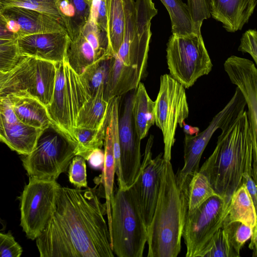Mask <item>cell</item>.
<instances>
[{
    "label": "cell",
    "mask_w": 257,
    "mask_h": 257,
    "mask_svg": "<svg viewBox=\"0 0 257 257\" xmlns=\"http://www.w3.org/2000/svg\"><path fill=\"white\" fill-rule=\"evenodd\" d=\"M106 207L96 190L58 188L54 210L36 239L41 257H113Z\"/></svg>",
    "instance_id": "obj_1"
},
{
    "label": "cell",
    "mask_w": 257,
    "mask_h": 257,
    "mask_svg": "<svg viewBox=\"0 0 257 257\" xmlns=\"http://www.w3.org/2000/svg\"><path fill=\"white\" fill-rule=\"evenodd\" d=\"M253 152L252 172L257 173V144L253 141L247 111L218 136L216 146L199 172L208 179L215 192L229 201L242 184L248 154Z\"/></svg>",
    "instance_id": "obj_2"
},
{
    "label": "cell",
    "mask_w": 257,
    "mask_h": 257,
    "mask_svg": "<svg viewBox=\"0 0 257 257\" xmlns=\"http://www.w3.org/2000/svg\"><path fill=\"white\" fill-rule=\"evenodd\" d=\"M187 212L185 194L177 186L170 161L164 160L157 202L147 229L148 257H176Z\"/></svg>",
    "instance_id": "obj_3"
},
{
    "label": "cell",
    "mask_w": 257,
    "mask_h": 257,
    "mask_svg": "<svg viewBox=\"0 0 257 257\" xmlns=\"http://www.w3.org/2000/svg\"><path fill=\"white\" fill-rule=\"evenodd\" d=\"M112 250L118 257H142L147 229L131 189L116 190L110 202Z\"/></svg>",
    "instance_id": "obj_4"
},
{
    "label": "cell",
    "mask_w": 257,
    "mask_h": 257,
    "mask_svg": "<svg viewBox=\"0 0 257 257\" xmlns=\"http://www.w3.org/2000/svg\"><path fill=\"white\" fill-rule=\"evenodd\" d=\"M56 74L52 99L46 106L52 125L76 148L72 129L77 114L90 97L77 74L66 59L56 64Z\"/></svg>",
    "instance_id": "obj_5"
},
{
    "label": "cell",
    "mask_w": 257,
    "mask_h": 257,
    "mask_svg": "<svg viewBox=\"0 0 257 257\" xmlns=\"http://www.w3.org/2000/svg\"><path fill=\"white\" fill-rule=\"evenodd\" d=\"M166 53L170 76L185 89L212 70L213 64L201 29L185 35L172 34L167 43Z\"/></svg>",
    "instance_id": "obj_6"
},
{
    "label": "cell",
    "mask_w": 257,
    "mask_h": 257,
    "mask_svg": "<svg viewBox=\"0 0 257 257\" xmlns=\"http://www.w3.org/2000/svg\"><path fill=\"white\" fill-rule=\"evenodd\" d=\"M75 156L74 145L51 124L42 131L32 151L21 160L29 177L56 181Z\"/></svg>",
    "instance_id": "obj_7"
},
{
    "label": "cell",
    "mask_w": 257,
    "mask_h": 257,
    "mask_svg": "<svg viewBox=\"0 0 257 257\" xmlns=\"http://www.w3.org/2000/svg\"><path fill=\"white\" fill-rule=\"evenodd\" d=\"M245 100L236 87L235 92L225 106L216 114L206 129L195 135L185 134L184 165L175 174L179 189L186 193L193 176L199 171L202 154L214 132L218 128L223 132L227 129L243 112Z\"/></svg>",
    "instance_id": "obj_8"
},
{
    "label": "cell",
    "mask_w": 257,
    "mask_h": 257,
    "mask_svg": "<svg viewBox=\"0 0 257 257\" xmlns=\"http://www.w3.org/2000/svg\"><path fill=\"white\" fill-rule=\"evenodd\" d=\"M56 68V63L22 56L8 79L0 84V97L25 91L47 106L53 97Z\"/></svg>",
    "instance_id": "obj_9"
},
{
    "label": "cell",
    "mask_w": 257,
    "mask_h": 257,
    "mask_svg": "<svg viewBox=\"0 0 257 257\" xmlns=\"http://www.w3.org/2000/svg\"><path fill=\"white\" fill-rule=\"evenodd\" d=\"M229 201L214 195L196 209L187 212L182 231L186 257H201L222 227Z\"/></svg>",
    "instance_id": "obj_10"
},
{
    "label": "cell",
    "mask_w": 257,
    "mask_h": 257,
    "mask_svg": "<svg viewBox=\"0 0 257 257\" xmlns=\"http://www.w3.org/2000/svg\"><path fill=\"white\" fill-rule=\"evenodd\" d=\"M155 103V123L163 136V157L170 161L177 126L182 127L189 115L185 88L170 74H163L160 77L159 91Z\"/></svg>",
    "instance_id": "obj_11"
},
{
    "label": "cell",
    "mask_w": 257,
    "mask_h": 257,
    "mask_svg": "<svg viewBox=\"0 0 257 257\" xmlns=\"http://www.w3.org/2000/svg\"><path fill=\"white\" fill-rule=\"evenodd\" d=\"M60 185L29 177L20 197V225L28 238L35 240L44 229L55 205Z\"/></svg>",
    "instance_id": "obj_12"
},
{
    "label": "cell",
    "mask_w": 257,
    "mask_h": 257,
    "mask_svg": "<svg viewBox=\"0 0 257 257\" xmlns=\"http://www.w3.org/2000/svg\"><path fill=\"white\" fill-rule=\"evenodd\" d=\"M153 142L154 136L151 135L138 176L130 187L147 228L152 221L157 202L164 162L163 153L152 158Z\"/></svg>",
    "instance_id": "obj_13"
},
{
    "label": "cell",
    "mask_w": 257,
    "mask_h": 257,
    "mask_svg": "<svg viewBox=\"0 0 257 257\" xmlns=\"http://www.w3.org/2000/svg\"><path fill=\"white\" fill-rule=\"evenodd\" d=\"M135 91L126 98L123 110L118 119L120 170L126 189L134 183L141 166V141L136 129L133 106Z\"/></svg>",
    "instance_id": "obj_14"
},
{
    "label": "cell",
    "mask_w": 257,
    "mask_h": 257,
    "mask_svg": "<svg viewBox=\"0 0 257 257\" xmlns=\"http://www.w3.org/2000/svg\"><path fill=\"white\" fill-rule=\"evenodd\" d=\"M224 68L231 82L236 85L245 100L253 141L257 144V69L255 64L248 59L232 55L225 60Z\"/></svg>",
    "instance_id": "obj_15"
},
{
    "label": "cell",
    "mask_w": 257,
    "mask_h": 257,
    "mask_svg": "<svg viewBox=\"0 0 257 257\" xmlns=\"http://www.w3.org/2000/svg\"><path fill=\"white\" fill-rule=\"evenodd\" d=\"M70 40L66 32L41 33L18 38L17 45L21 56L57 64L66 59Z\"/></svg>",
    "instance_id": "obj_16"
},
{
    "label": "cell",
    "mask_w": 257,
    "mask_h": 257,
    "mask_svg": "<svg viewBox=\"0 0 257 257\" xmlns=\"http://www.w3.org/2000/svg\"><path fill=\"white\" fill-rule=\"evenodd\" d=\"M0 13L17 39L36 34L66 32L58 21L36 11L14 7L5 9Z\"/></svg>",
    "instance_id": "obj_17"
},
{
    "label": "cell",
    "mask_w": 257,
    "mask_h": 257,
    "mask_svg": "<svg viewBox=\"0 0 257 257\" xmlns=\"http://www.w3.org/2000/svg\"><path fill=\"white\" fill-rule=\"evenodd\" d=\"M210 16L228 32L241 30L253 14L257 0H208Z\"/></svg>",
    "instance_id": "obj_18"
},
{
    "label": "cell",
    "mask_w": 257,
    "mask_h": 257,
    "mask_svg": "<svg viewBox=\"0 0 257 257\" xmlns=\"http://www.w3.org/2000/svg\"><path fill=\"white\" fill-rule=\"evenodd\" d=\"M233 221L240 222L253 229L248 247L253 252H256V209L243 184H242L231 195L223 224Z\"/></svg>",
    "instance_id": "obj_19"
},
{
    "label": "cell",
    "mask_w": 257,
    "mask_h": 257,
    "mask_svg": "<svg viewBox=\"0 0 257 257\" xmlns=\"http://www.w3.org/2000/svg\"><path fill=\"white\" fill-rule=\"evenodd\" d=\"M18 119L23 123L44 130L51 124L46 107L25 91L8 94Z\"/></svg>",
    "instance_id": "obj_20"
},
{
    "label": "cell",
    "mask_w": 257,
    "mask_h": 257,
    "mask_svg": "<svg viewBox=\"0 0 257 257\" xmlns=\"http://www.w3.org/2000/svg\"><path fill=\"white\" fill-rule=\"evenodd\" d=\"M1 124L0 141L22 156L27 155L32 151L43 130L20 121L13 124Z\"/></svg>",
    "instance_id": "obj_21"
},
{
    "label": "cell",
    "mask_w": 257,
    "mask_h": 257,
    "mask_svg": "<svg viewBox=\"0 0 257 257\" xmlns=\"http://www.w3.org/2000/svg\"><path fill=\"white\" fill-rule=\"evenodd\" d=\"M103 89L104 85L101 86L83 104L76 117V127L98 129L108 124L109 102L103 98Z\"/></svg>",
    "instance_id": "obj_22"
},
{
    "label": "cell",
    "mask_w": 257,
    "mask_h": 257,
    "mask_svg": "<svg viewBox=\"0 0 257 257\" xmlns=\"http://www.w3.org/2000/svg\"><path fill=\"white\" fill-rule=\"evenodd\" d=\"M155 103L149 97L144 85L140 82L135 90L133 114L137 132L142 140L155 123Z\"/></svg>",
    "instance_id": "obj_23"
},
{
    "label": "cell",
    "mask_w": 257,
    "mask_h": 257,
    "mask_svg": "<svg viewBox=\"0 0 257 257\" xmlns=\"http://www.w3.org/2000/svg\"><path fill=\"white\" fill-rule=\"evenodd\" d=\"M104 146V163L98 182L102 184L104 190L107 224L110 231L111 222L110 202L114 194L113 189L115 170L112 132L108 123L105 131Z\"/></svg>",
    "instance_id": "obj_24"
},
{
    "label": "cell",
    "mask_w": 257,
    "mask_h": 257,
    "mask_svg": "<svg viewBox=\"0 0 257 257\" xmlns=\"http://www.w3.org/2000/svg\"><path fill=\"white\" fill-rule=\"evenodd\" d=\"M100 60L94 49L81 32L70 39L66 54V60L70 67L79 75L85 69Z\"/></svg>",
    "instance_id": "obj_25"
},
{
    "label": "cell",
    "mask_w": 257,
    "mask_h": 257,
    "mask_svg": "<svg viewBox=\"0 0 257 257\" xmlns=\"http://www.w3.org/2000/svg\"><path fill=\"white\" fill-rule=\"evenodd\" d=\"M107 37L109 54H117L122 43L124 27L122 0H107Z\"/></svg>",
    "instance_id": "obj_26"
},
{
    "label": "cell",
    "mask_w": 257,
    "mask_h": 257,
    "mask_svg": "<svg viewBox=\"0 0 257 257\" xmlns=\"http://www.w3.org/2000/svg\"><path fill=\"white\" fill-rule=\"evenodd\" d=\"M170 18L172 34L185 35L195 31L188 5L182 0H160Z\"/></svg>",
    "instance_id": "obj_27"
},
{
    "label": "cell",
    "mask_w": 257,
    "mask_h": 257,
    "mask_svg": "<svg viewBox=\"0 0 257 257\" xmlns=\"http://www.w3.org/2000/svg\"><path fill=\"white\" fill-rule=\"evenodd\" d=\"M107 124L98 129L74 127L72 135L76 146V156H81L86 161L93 150L97 148L101 149L104 145Z\"/></svg>",
    "instance_id": "obj_28"
},
{
    "label": "cell",
    "mask_w": 257,
    "mask_h": 257,
    "mask_svg": "<svg viewBox=\"0 0 257 257\" xmlns=\"http://www.w3.org/2000/svg\"><path fill=\"white\" fill-rule=\"evenodd\" d=\"M185 195L187 212H190L211 197L218 194L214 190L208 178L198 171L191 179Z\"/></svg>",
    "instance_id": "obj_29"
},
{
    "label": "cell",
    "mask_w": 257,
    "mask_h": 257,
    "mask_svg": "<svg viewBox=\"0 0 257 257\" xmlns=\"http://www.w3.org/2000/svg\"><path fill=\"white\" fill-rule=\"evenodd\" d=\"M110 57L95 62L79 75L81 81L90 97L96 94L101 86H104L108 74Z\"/></svg>",
    "instance_id": "obj_30"
},
{
    "label": "cell",
    "mask_w": 257,
    "mask_h": 257,
    "mask_svg": "<svg viewBox=\"0 0 257 257\" xmlns=\"http://www.w3.org/2000/svg\"><path fill=\"white\" fill-rule=\"evenodd\" d=\"M57 0H0V13L4 9L10 7L23 8L45 14L61 24V16L57 9Z\"/></svg>",
    "instance_id": "obj_31"
},
{
    "label": "cell",
    "mask_w": 257,
    "mask_h": 257,
    "mask_svg": "<svg viewBox=\"0 0 257 257\" xmlns=\"http://www.w3.org/2000/svg\"><path fill=\"white\" fill-rule=\"evenodd\" d=\"M80 32L92 45L100 59L111 57L109 52L107 34L99 29L93 20L89 18Z\"/></svg>",
    "instance_id": "obj_32"
},
{
    "label": "cell",
    "mask_w": 257,
    "mask_h": 257,
    "mask_svg": "<svg viewBox=\"0 0 257 257\" xmlns=\"http://www.w3.org/2000/svg\"><path fill=\"white\" fill-rule=\"evenodd\" d=\"M221 227L215 233L201 257H239Z\"/></svg>",
    "instance_id": "obj_33"
},
{
    "label": "cell",
    "mask_w": 257,
    "mask_h": 257,
    "mask_svg": "<svg viewBox=\"0 0 257 257\" xmlns=\"http://www.w3.org/2000/svg\"><path fill=\"white\" fill-rule=\"evenodd\" d=\"M228 240L236 252L240 251L244 244L250 238L253 229L238 221H233L222 224Z\"/></svg>",
    "instance_id": "obj_34"
},
{
    "label": "cell",
    "mask_w": 257,
    "mask_h": 257,
    "mask_svg": "<svg viewBox=\"0 0 257 257\" xmlns=\"http://www.w3.org/2000/svg\"><path fill=\"white\" fill-rule=\"evenodd\" d=\"M85 161L82 157L75 156L68 169L69 181L77 189L88 187Z\"/></svg>",
    "instance_id": "obj_35"
},
{
    "label": "cell",
    "mask_w": 257,
    "mask_h": 257,
    "mask_svg": "<svg viewBox=\"0 0 257 257\" xmlns=\"http://www.w3.org/2000/svg\"><path fill=\"white\" fill-rule=\"evenodd\" d=\"M73 4L75 15L72 33L69 36L70 39L76 37L89 19L91 5L86 0H70Z\"/></svg>",
    "instance_id": "obj_36"
},
{
    "label": "cell",
    "mask_w": 257,
    "mask_h": 257,
    "mask_svg": "<svg viewBox=\"0 0 257 257\" xmlns=\"http://www.w3.org/2000/svg\"><path fill=\"white\" fill-rule=\"evenodd\" d=\"M194 29H201L203 22L211 16L208 0H187Z\"/></svg>",
    "instance_id": "obj_37"
},
{
    "label": "cell",
    "mask_w": 257,
    "mask_h": 257,
    "mask_svg": "<svg viewBox=\"0 0 257 257\" xmlns=\"http://www.w3.org/2000/svg\"><path fill=\"white\" fill-rule=\"evenodd\" d=\"M21 56L16 42L0 46V71L12 70L20 61Z\"/></svg>",
    "instance_id": "obj_38"
},
{
    "label": "cell",
    "mask_w": 257,
    "mask_h": 257,
    "mask_svg": "<svg viewBox=\"0 0 257 257\" xmlns=\"http://www.w3.org/2000/svg\"><path fill=\"white\" fill-rule=\"evenodd\" d=\"M22 253L21 246L11 233L0 232V257H20Z\"/></svg>",
    "instance_id": "obj_39"
},
{
    "label": "cell",
    "mask_w": 257,
    "mask_h": 257,
    "mask_svg": "<svg viewBox=\"0 0 257 257\" xmlns=\"http://www.w3.org/2000/svg\"><path fill=\"white\" fill-rule=\"evenodd\" d=\"M238 50L248 53L255 64H257V32L255 29L247 30L242 34Z\"/></svg>",
    "instance_id": "obj_40"
},
{
    "label": "cell",
    "mask_w": 257,
    "mask_h": 257,
    "mask_svg": "<svg viewBox=\"0 0 257 257\" xmlns=\"http://www.w3.org/2000/svg\"><path fill=\"white\" fill-rule=\"evenodd\" d=\"M0 120L7 124L20 121L15 113L12 100L8 94L0 97Z\"/></svg>",
    "instance_id": "obj_41"
},
{
    "label": "cell",
    "mask_w": 257,
    "mask_h": 257,
    "mask_svg": "<svg viewBox=\"0 0 257 257\" xmlns=\"http://www.w3.org/2000/svg\"><path fill=\"white\" fill-rule=\"evenodd\" d=\"M86 161L94 169L102 170L104 163V151L97 148L93 150L89 155Z\"/></svg>",
    "instance_id": "obj_42"
},
{
    "label": "cell",
    "mask_w": 257,
    "mask_h": 257,
    "mask_svg": "<svg viewBox=\"0 0 257 257\" xmlns=\"http://www.w3.org/2000/svg\"><path fill=\"white\" fill-rule=\"evenodd\" d=\"M242 184H243L248 191L255 208L257 206V188L256 183L252 179L251 175L246 172L242 175Z\"/></svg>",
    "instance_id": "obj_43"
},
{
    "label": "cell",
    "mask_w": 257,
    "mask_h": 257,
    "mask_svg": "<svg viewBox=\"0 0 257 257\" xmlns=\"http://www.w3.org/2000/svg\"><path fill=\"white\" fill-rule=\"evenodd\" d=\"M0 39H17L15 34L9 28L7 21L4 17L0 19Z\"/></svg>",
    "instance_id": "obj_44"
},
{
    "label": "cell",
    "mask_w": 257,
    "mask_h": 257,
    "mask_svg": "<svg viewBox=\"0 0 257 257\" xmlns=\"http://www.w3.org/2000/svg\"><path fill=\"white\" fill-rule=\"evenodd\" d=\"M182 127L183 128L185 134L193 136L197 134L200 131L199 128L197 126H192L187 124L185 122H183Z\"/></svg>",
    "instance_id": "obj_45"
},
{
    "label": "cell",
    "mask_w": 257,
    "mask_h": 257,
    "mask_svg": "<svg viewBox=\"0 0 257 257\" xmlns=\"http://www.w3.org/2000/svg\"><path fill=\"white\" fill-rule=\"evenodd\" d=\"M17 40H8L0 39V46L10 44L16 42Z\"/></svg>",
    "instance_id": "obj_46"
},
{
    "label": "cell",
    "mask_w": 257,
    "mask_h": 257,
    "mask_svg": "<svg viewBox=\"0 0 257 257\" xmlns=\"http://www.w3.org/2000/svg\"><path fill=\"white\" fill-rule=\"evenodd\" d=\"M91 5L93 0H86Z\"/></svg>",
    "instance_id": "obj_47"
},
{
    "label": "cell",
    "mask_w": 257,
    "mask_h": 257,
    "mask_svg": "<svg viewBox=\"0 0 257 257\" xmlns=\"http://www.w3.org/2000/svg\"><path fill=\"white\" fill-rule=\"evenodd\" d=\"M2 124H1V120H0V132L2 130Z\"/></svg>",
    "instance_id": "obj_48"
},
{
    "label": "cell",
    "mask_w": 257,
    "mask_h": 257,
    "mask_svg": "<svg viewBox=\"0 0 257 257\" xmlns=\"http://www.w3.org/2000/svg\"><path fill=\"white\" fill-rule=\"evenodd\" d=\"M0 14H1V13H0Z\"/></svg>",
    "instance_id": "obj_49"
}]
</instances>
